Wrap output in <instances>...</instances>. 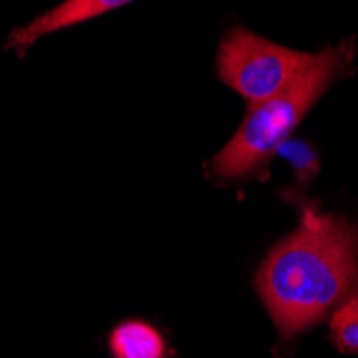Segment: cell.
Masks as SVG:
<instances>
[{"label":"cell","mask_w":358,"mask_h":358,"mask_svg":"<svg viewBox=\"0 0 358 358\" xmlns=\"http://www.w3.org/2000/svg\"><path fill=\"white\" fill-rule=\"evenodd\" d=\"M331 339L339 352H358V294L350 296L331 317Z\"/></svg>","instance_id":"obj_6"},{"label":"cell","mask_w":358,"mask_h":358,"mask_svg":"<svg viewBox=\"0 0 358 358\" xmlns=\"http://www.w3.org/2000/svg\"><path fill=\"white\" fill-rule=\"evenodd\" d=\"M255 285L283 339L327 317L358 289V234L307 208L299 230L264 259Z\"/></svg>","instance_id":"obj_1"},{"label":"cell","mask_w":358,"mask_h":358,"mask_svg":"<svg viewBox=\"0 0 358 358\" xmlns=\"http://www.w3.org/2000/svg\"><path fill=\"white\" fill-rule=\"evenodd\" d=\"M279 155H283L296 170V176L301 182H309L313 174L317 172V157L311 148V144H305L301 140H285L277 148Z\"/></svg>","instance_id":"obj_7"},{"label":"cell","mask_w":358,"mask_h":358,"mask_svg":"<svg viewBox=\"0 0 358 358\" xmlns=\"http://www.w3.org/2000/svg\"><path fill=\"white\" fill-rule=\"evenodd\" d=\"M311 58L313 54L277 45L245 28H232L219 45L217 73L251 108L281 92Z\"/></svg>","instance_id":"obj_3"},{"label":"cell","mask_w":358,"mask_h":358,"mask_svg":"<svg viewBox=\"0 0 358 358\" xmlns=\"http://www.w3.org/2000/svg\"><path fill=\"white\" fill-rule=\"evenodd\" d=\"M352 56L350 43L313 54L311 62L281 92L249 108L236 136L208 164V174L219 180H236L262 168L329 86L345 73Z\"/></svg>","instance_id":"obj_2"},{"label":"cell","mask_w":358,"mask_h":358,"mask_svg":"<svg viewBox=\"0 0 358 358\" xmlns=\"http://www.w3.org/2000/svg\"><path fill=\"white\" fill-rule=\"evenodd\" d=\"M131 3H136V0H64L62 5L45 11L43 15L22 26L20 30H13L7 41V48H11L15 52H24L26 48L37 43L45 35H52V32H58L62 28L94 20V17L106 15L110 11L122 9Z\"/></svg>","instance_id":"obj_4"},{"label":"cell","mask_w":358,"mask_h":358,"mask_svg":"<svg viewBox=\"0 0 358 358\" xmlns=\"http://www.w3.org/2000/svg\"><path fill=\"white\" fill-rule=\"evenodd\" d=\"M110 350L114 358H164L166 341L144 322H124L112 333Z\"/></svg>","instance_id":"obj_5"}]
</instances>
